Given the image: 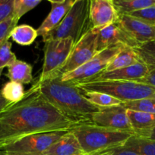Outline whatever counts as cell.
<instances>
[{
    "label": "cell",
    "instance_id": "cell-1",
    "mask_svg": "<svg viewBox=\"0 0 155 155\" xmlns=\"http://www.w3.org/2000/svg\"><path fill=\"white\" fill-rule=\"evenodd\" d=\"M81 124L50 104L35 83L21 101L0 111V149L29 135L70 131Z\"/></svg>",
    "mask_w": 155,
    "mask_h": 155
},
{
    "label": "cell",
    "instance_id": "cell-3",
    "mask_svg": "<svg viewBox=\"0 0 155 155\" xmlns=\"http://www.w3.org/2000/svg\"><path fill=\"white\" fill-rule=\"evenodd\" d=\"M84 154H94L122 147L133 136L127 131L112 130L93 124H84L71 130Z\"/></svg>",
    "mask_w": 155,
    "mask_h": 155
},
{
    "label": "cell",
    "instance_id": "cell-24",
    "mask_svg": "<svg viewBox=\"0 0 155 155\" xmlns=\"http://www.w3.org/2000/svg\"><path fill=\"white\" fill-rule=\"evenodd\" d=\"M82 93L90 102L100 108L119 106L122 104L121 101L108 94L98 92H87Z\"/></svg>",
    "mask_w": 155,
    "mask_h": 155
},
{
    "label": "cell",
    "instance_id": "cell-14",
    "mask_svg": "<svg viewBox=\"0 0 155 155\" xmlns=\"http://www.w3.org/2000/svg\"><path fill=\"white\" fill-rule=\"evenodd\" d=\"M75 1L76 0H49V2L51 4V10L40 26L36 29L38 36L43 38L56 28L63 20Z\"/></svg>",
    "mask_w": 155,
    "mask_h": 155
},
{
    "label": "cell",
    "instance_id": "cell-38",
    "mask_svg": "<svg viewBox=\"0 0 155 155\" xmlns=\"http://www.w3.org/2000/svg\"><path fill=\"white\" fill-rule=\"evenodd\" d=\"M94 154H79V155H94Z\"/></svg>",
    "mask_w": 155,
    "mask_h": 155
},
{
    "label": "cell",
    "instance_id": "cell-7",
    "mask_svg": "<svg viewBox=\"0 0 155 155\" xmlns=\"http://www.w3.org/2000/svg\"><path fill=\"white\" fill-rule=\"evenodd\" d=\"M74 45L71 38L46 41L43 64L37 80L43 81L56 77L59 70L66 63Z\"/></svg>",
    "mask_w": 155,
    "mask_h": 155
},
{
    "label": "cell",
    "instance_id": "cell-18",
    "mask_svg": "<svg viewBox=\"0 0 155 155\" xmlns=\"http://www.w3.org/2000/svg\"><path fill=\"white\" fill-rule=\"evenodd\" d=\"M33 68L30 64L17 59L16 61L8 68L6 77L10 81L16 82L21 84H29L33 80Z\"/></svg>",
    "mask_w": 155,
    "mask_h": 155
},
{
    "label": "cell",
    "instance_id": "cell-40",
    "mask_svg": "<svg viewBox=\"0 0 155 155\" xmlns=\"http://www.w3.org/2000/svg\"><path fill=\"white\" fill-rule=\"evenodd\" d=\"M0 97H1V95H0Z\"/></svg>",
    "mask_w": 155,
    "mask_h": 155
},
{
    "label": "cell",
    "instance_id": "cell-34",
    "mask_svg": "<svg viewBox=\"0 0 155 155\" xmlns=\"http://www.w3.org/2000/svg\"><path fill=\"white\" fill-rule=\"evenodd\" d=\"M135 136H140V137H143V138H147V139H153V140H155V129L148 130V131L143 132V133H139V134L138 135H135Z\"/></svg>",
    "mask_w": 155,
    "mask_h": 155
},
{
    "label": "cell",
    "instance_id": "cell-25",
    "mask_svg": "<svg viewBox=\"0 0 155 155\" xmlns=\"http://www.w3.org/2000/svg\"><path fill=\"white\" fill-rule=\"evenodd\" d=\"M141 62L148 68L149 71L155 68V39L135 48Z\"/></svg>",
    "mask_w": 155,
    "mask_h": 155
},
{
    "label": "cell",
    "instance_id": "cell-39",
    "mask_svg": "<svg viewBox=\"0 0 155 155\" xmlns=\"http://www.w3.org/2000/svg\"><path fill=\"white\" fill-rule=\"evenodd\" d=\"M0 155H4V154H0Z\"/></svg>",
    "mask_w": 155,
    "mask_h": 155
},
{
    "label": "cell",
    "instance_id": "cell-15",
    "mask_svg": "<svg viewBox=\"0 0 155 155\" xmlns=\"http://www.w3.org/2000/svg\"><path fill=\"white\" fill-rule=\"evenodd\" d=\"M149 72V69L144 63L139 62L132 66L112 71H103L90 81L96 80H119V81H135L142 79ZM88 81V82H90ZM87 83V82H86Z\"/></svg>",
    "mask_w": 155,
    "mask_h": 155
},
{
    "label": "cell",
    "instance_id": "cell-9",
    "mask_svg": "<svg viewBox=\"0 0 155 155\" xmlns=\"http://www.w3.org/2000/svg\"><path fill=\"white\" fill-rule=\"evenodd\" d=\"M96 41L97 33L93 29H91L74 44L66 63L54 77H61L64 74L72 72L93 58L97 53Z\"/></svg>",
    "mask_w": 155,
    "mask_h": 155
},
{
    "label": "cell",
    "instance_id": "cell-13",
    "mask_svg": "<svg viewBox=\"0 0 155 155\" xmlns=\"http://www.w3.org/2000/svg\"><path fill=\"white\" fill-rule=\"evenodd\" d=\"M116 24L123 29L137 43L141 45L155 39V27L129 15H119Z\"/></svg>",
    "mask_w": 155,
    "mask_h": 155
},
{
    "label": "cell",
    "instance_id": "cell-17",
    "mask_svg": "<svg viewBox=\"0 0 155 155\" xmlns=\"http://www.w3.org/2000/svg\"><path fill=\"white\" fill-rule=\"evenodd\" d=\"M126 110L134 135L155 129V114L128 109Z\"/></svg>",
    "mask_w": 155,
    "mask_h": 155
},
{
    "label": "cell",
    "instance_id": "cell-33",
    "mask_svg": "<svg viewBox=\"0 0 155 155\" xmlns=\"http://www.w3.org/2000/svg\"><path fill=\"white\" fill-rule=\"evenodd\" d=\"M111 155H141L135 152V151L129 148H126L125 146L119 147L113 150V152Z\"/></svg>",
    "mask_w": 155,
    "mask_h": 155
},
{
    "label": "cell",
    "instance_id": "cell-6",
    "mask_svg": "<svg viewBox=\"0 0 155 155\" xmlns=\"http://www.w3.org/2000/svg\"><path fill=\"white\" fill-rule=\"evenodd\" d=\"M68 131L35 133L0 149L4 155H44L46 150Z\"/></svg>",
    "mask_w": 155,
    "mask_h": 155
},
{
    "label": "cell",
    "instance_id": "cell-35",
    "mask_svg": "<svg viewBox=\"0 0 155 155\" xmlns=\"http://www.w3.org/2000/svg\"><path fill=\"white\" fill-rule=\"evenodd\" d=\"M9 103H8L4 98L0 97V111H2V110L6 106L9 105Z\"/></svg>",
    "mask_w": 155,
    "mask_h": 155
},
{
    "label": "cell",
    "instance_id": "cell-11",
    "mask_svg": "<svg viewBox=\"0 0 155 155\" xmlns=\"http://www.w3.org/2000/svg\"><path fill=\"white\" fill-rule=\"evenodd\" d=\"M97 33V52L114 46L129 47L135 49L139 45L116 23L95 31Z\"/></svg>",
    "mask_w": 155,
    "mask_h": 155
},
{
    "label": "cell",
    "instance_id": "cell-4",
    "mask_svg": "<svg viewBox=\"0 0 155 155\" xmlns=\"http://www.w3.org/2000/svg\"><path fill=\"white\" fill-rule=\"evenodd\" d=\"M82 92L108 94L122 103L145 98H155V87L135 81L96 80L75 85Z\"/></svg>",
    "mask_w": 155,
    "mask_h": 155
},
{
    "label": "cell",
    "instance_id": "cell-30",
    "mask_svg": "<svg viewBox=\"0 0 155 155\" xmlns=\"http://www.w3.org/2000/svg\"><path fill=\"white\" fill-rule=\"evenodd\" d=\"M18 21L14 16L11 17L0 24V46L6 41H9L12 30L17 26Z\"/></svg>",
    "mask_w": 155,
    "mask_h": 155
},
{
    "label": "cell",
    "instance_id": "cell-28",
    "mask_svg": "<svg viewBox=\"0 0 155 155\" xmlns=\"http://www.w3.org/2000/svg\"><path fill=\"white\" fill-rule=\"evenodd\" d=\"M16 61V56L12 51V42L6 41L0 46V69L9 68Z\"/></svg>",
    "mask_w": 155,
    "mask_h": 155
},
{
    "label": "cell",
    "instance_id": "cell-5",
    "mask_svg": "<svg viewBox=\"0 0 155 155\" xmlns=\"http://www.w3.org/2000/svg\"><path fill=\"white\" fill-rule=\"evenodd\" d=\"M91 29L90 0H76L60 24L46 35L43 40L45 42L50 39L71 38L76 44Z\"/></svg>",
    "mask_w": 155,
    "mask_h": 155
},
{
    "label": "cell",
    "instance_id": "cell-2",
    "mask_svg": "<svg viewBox=\"0 0 155 155\" xmlns=\"http://www.w3.org/2000/svg\"><path fill=\"white\" fill-rule=\"evenodd\" d=\"M40 92L53 107L70 119L81 124H92L91 117L100 107L90 102L74 84L61 80L60 77L36 80Z\"/></svg>",
    "mask_w": 155,
    "mask_h": 155
},
{
    "label": "cell",
    "instance_id": "cell-19",
    "mask_svg": "<svg viewBox=\"0 0 155 155\" xmlns=\"http://www.w3.org/2000/svg\"><path fill=\"white\" fill-rule=\"evenodd\" d=\"M141 62L138 54L134 48L124 47L109 63L104 71H112L132 66Z\"/></svg>",
    "mask_w": 155,
    "mask_h": 155
},
{
    "label": "cell",
    "instance_id": "cell-37",
    "mask_svg": "<svg viewBox=\"0 0 155 155\" xmlns=\"http://www.w3.org/2000/svg\"><path fill=\"white\" fill-rule=\"evenodd\" d=\"M2 71H3V69H0V77H1V75H2Z\"/></svg>",
    "mask_w": 155,
    "mask_h": 155
},
{
    "label": "cell",
    "instance_id": "cell-8",
    "mask_svg": "<svg viewBox=\"0 0 155 155\" xmlns=\"http://www.w3.org/2000/svg\"><path fill=\"white\" fill-rule=\"evenodd\" d=\"M124 46H114L108 48L96 54L93 58L72 72L64 74L60 77L63 82H68L74 85L90 81L103 73L109 62L116 56Z\"/></svg>",
    "mask_w": 155,
    "mask_h": 155
},
{
    "label": "cell",
    "instance_id": "cell-10",
    "mask_svg": "<svg viewBox=\"0 0 155 155\" xmlns=\"http://www.w3.org/2000/svg\"><path fill=\"white\" fill-rule=\"evenodd\" d=\"M91 122L98 127L130 132L134 134L128 117L127 110L122 104L100 108L93 115Z\"/></svg>",
    "mask_w": 155,
    "mask_h": 155
},
{
    "label": "cell",
    "instance_id": "cell-12",
    "mask_svg": "<svg viewBox=\"0 0 155 155\" xmlns=\"http://www.w3.org/2000/svg\"><path fill=\"white\" fill-rule=\"evenodd\" d=\"M118 18L112 0H90V19L94 31L115 24Z\"/></svg>",
    "mask_w": 155,
    "mask_h": 155
},
{
    "label": "cell",
    "instance_id": "cell-22",
    "mask_svg": "<svg viewBox=\"0 0 155 155\" xmlns=\"http://www.w3.org/2000/svg\"><path fill=\"white\" fill-rule=\"evenodd\" d=\"M123 146L141 155H155V140L133 135Z\"/></svg>",
    "mask_w": 155,
    "mask_h": 155
},
{
    "label": "cell",
    "instance_id": "cell-16",
    "mask_svg": "<svg viewBox=\"0 0 155 155\" xmlns=\"http://www.w3.org/2000/svg\"><path fill=\"white\" fill-rule=\"evenodd\" d=\"M84 154L72 132H67L46 150L44 155H79Z\"/></svg>",
    "mask_w": 155,
    "mask_h": 155
},
{
    "label": "cell",
    "instance_id": "cell-32",
    "mask_svg": "<svg viewBox=\"0 0 155 155\" xmlns=\"http://www.w3.org/2000/svg\"><path fill=\"white\" fill-rule=\"evenodd\" d=\"M136 82L155 87V68L150 70L145 77H143L142 79L137 80Z\"/></svg>",
    "mask_w": 155,
    "mask_h": 155
},
{
    "label": "cell",
    "instance_id": "cell-29",
    "mask_svg": "<svg viewBox=\"0 0 155 155\" xmlns=\"http://www.w3.org/2000/svg\"><path fill=\"white\" fill-rule=\"evenodd\" d=\"M129 15L141 20L143 22L149 25L155 27V5L146 8L132 12L129 14Z\"/></svg>",
    "mask_w": 155,
    "mask_h": 155
},
{
    "label": "cell",
    "instance_id": "cell-23",
    "mask_svg": "<svg viewBox=\"0 0 155 155\" xmlns=\"http://www.w3.org/2000/svg\"><path fill=\"white\" fill-rule=\"evenodd\" d=\"M0 95L9 104H16L21 101L25 95L24 86L16 82H8L2 88Z\"/></svg>",
    "mask_w": 155,
    "mask_h": 155
},
{
    "label": "cell",
    "instance_id": "cell-26",
    "mask_svg": "<svg viewBox=\"0 0 155 155\" xmlns=\"http://www.w3.org/2000/svg\"><path fill=\"white\" fill-rule=\"evenodd\" d=\"M122 105L128 110L146 112L155 114V98H145L135 101L122 103Z\"/></svg>",
    "mask_w": 155,
    "mask_h": 155
},
{
    "label": "cell",
    "instance_id": "cell-21",
    "mask_svg": "<svg viewBox=\"0 0 155 155\" xmlns=\"http://www.w3.org/2000/svg\"><path fill=\"white\" fill-rule=\"evenodd\" d=\"M37 36L36 30L27 24H22L17 25L12 30L10 37L18 45L26 46L31 45Z\"/></svg>",
    "mask_w": 155,
    "mask_h": 155
},
{
    "label": "cell",
    "instance_id": "cell-27",
    "mask_svg": "<svg viewBox=\"0 0 155 155\" xmlns=\"http://www.w3.org/2000/svg\"><path fill=\"white\" fill-rule=\"evenodd\" d=\"M42 0H14L13 16L19 21L20 18L37 6Z\"/></svg>",
    "mask_w": 155,
    "mask_h": 155
},
{
    "label": "cell",
    "instance_id": "cell-20",
    "mask_svg": "<svg viewBox=\"0 0 155 155\" xmlns=\"http://www.w3.org/2000/svg\"><path fill=\"white\" fill-rule=\"evenodd\" d=\"M119 15H129L132 12L155 5V0H112Z\"/></svg>",
    "mask_w": 155,
    "mask_h": 155
},
{
    "label": "cell",
    "instance_id": "cell-36",
    "mask_svg": "<svg viewBox=\"0 0 155 155\" xmlns=\"http://www.w3.org/2000/svg\"><path fill=\"white\" fill-rule=\"evenodd\" d=\"M115 149V148H114ZM114 149H111V150H108V151H103V152L100 153H97V154H95L94 155H111L113 152Z\"/></svg>",
    "mask_w": 155,
    "mask_h": 155
},
{
    "label": "cell",
    "instance_id": "cell-31",
    "mask_svg": "<svg viewBox=\"0 0 155 155\" xmlns=\"http://www.w3.org/2000/svg\"><path fill=\"white\" fill-rule=\"evenodd\" d=\"M14 0H0V24L13 16Z\"/></svg>",
    "mask_w": 155,
    "mask_h": 155
}]
</instances>
